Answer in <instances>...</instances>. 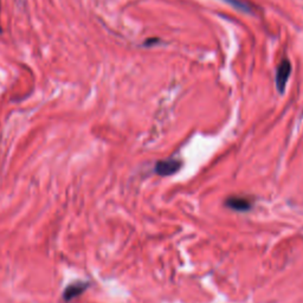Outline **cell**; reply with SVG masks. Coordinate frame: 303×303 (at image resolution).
<instances>
[{"mask_svg": "<svg viewBox=\"0 0 303 303\" xmlns=\"http://www.w3.org/2000/svg\"><path fill=\"white\" fill-rule=\"evenodd\" d=\"M0 6H1V4H0ZM0 33H1V25H0Z\"/></svg>", "mask_w": 303, "mask_h": 303, "instance_id": "6", "label": "cell"}, {"mask_svg": "<svg viewBox=\"0 0 303 303\" xmlns=\"http://www.w3.org/2000/svg\"><path fill=\"white\" fill-rule=\"evenodd\" d=\"M225 1H228L233 7H236L243 12H248V13H251L252 12V6H250L248 2L242 1V0H225Z\"/></svg>", "mask_w": 303, "mask_h": 303, "instance_id": "5", "label": "cell"}, {"mask_svg": "<svg viewBox=\"0 0 303 303\" xmlns=\"http://www.w3.org/2000/svg\"><path fill=\"white\" fill-rule=\"evenodd\" d=\"M181 167V161L178 159H166L156 162L155 172L161 177H168L174 174Z\"/></svg>", "mask_w": 303, "mask_h": 303, "instance_id": "2", "label": "cell"}, {"mask_svg": "<svg viewBox=\"0 0 303 303\" xmlns=\"http://www.w3.org/2000/svg\"><path fill=\"white\" fill-rule=\"evenodd\" d=\"M88 287H89V283H86V282H75V283L69 284V286H68L63 292V300L66 302L73 301L74 299L81 296L82 294L85 292Z\"/></svg>", "mask_w": 303, "mask_h": 303, "instance_id": "4", "label": "cell"}, {"mask_svg": "<svg viewBox=\"0 0 303 303\" xmlns=\"http://www.w3.org/2000/svg\"><path fill=\"white\" fill-rule=\"evenodd\" d=\"M290 73H292V63L288 60H282L276 70V86L280 92H283L286 89Z\"/></svg>", "mask_w": 303, "mask_h": 303, "instance_id": "1", "label": "cell"}, {"mask_svg": "<svg viewBox=\"0 0 303 303\" xmlns=\"http://www.w3.org/2000/svg\"><path fill=\"white\" fill-rule=\"evenodd\" d=\"M225 206L232 209L238 212H245L251 209L252 203L249 198L240 196H231L225 200Z\"/></svg>", "mask_w": 303, "mask_h": 303, "instance_id": "3", "label": "cell"}]
</instances>
